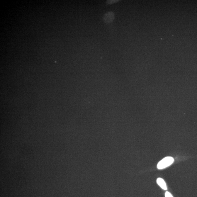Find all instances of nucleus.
I'll list each match as a JSON object with an SVG mask.
<instances>
[{
  "mask_svg": "<svg viewBox=\"0 0 197 197\" xmlns=\"http://www.w3.org/2000/svg\"><path fill=\"white\" fill-rule=\"evenodd\" d=\"M157 182L158 185L162 189H164V190H167V188L166 184L165 182L163 179L160 178H158L157 180Z\"/></svg>",
  "mask_w": 197,
  "mask_h": 197,
  "instance_id": "3",
  "label": "nucleus"
},
{
  "mask_svg": "<svg viewBox=\"0 0 197 197\" xmlns=\"http://www.w3.org/2000/svg\"><path fill=\"white\" fill-rule=\"evenodd\" d=\"M174 162V159L171 157H167L164 158L157 165V168L159 169H163L171 165Z\"/></svg>",
  "mask_w": 197,
  "mask_h": 197,
  "instance_id": "1",
  "label": "nucleus"
},
{
  "mask_svg": "<svg viewBox=\"0 0 197 197\" xmlns=\"http://www.w3.org/2000/svg\"><path fill=\"white\" fill-rule=\"evenodd\" d=\"M119 1L118 0H110V1H106V3L107 4H116Z\"/></svg>",
  "mask_w": 197,
  "mask_h": 197,
  "instance_id": "4",
  "label": "nucleus"
},
{
  "mask_svg": "<svg viewBox=\"0 0 197 197\" xmlns=\"http://www.w3.org/2000/svg\"><path fill=\"white\" fill-rule=\"evenodd\" d=\"M115 19V14L112 11L106 13L103 17V21L104 23L108 24L112 23Z\"/></svg>",
  "mask_w": 197,
  "mask_h": 197,
  "instance_id": "2",
  "label": "nucleus"
},
{
  "mask_svg": "<svg viewBox=\"0 0 197 197\" xmlns=\"http://www.w3.org/2000/svg\"><path fill=\"white\" fill-rule=\"evenodd\" d=\"M165 195V197H173L171 194L168 192H166Z\"/></svg>",
  "mask_w": 197,
  "mask_h": 197,
  "instance_id": "5",
  "label": "nucleus"
}]
</instances>
